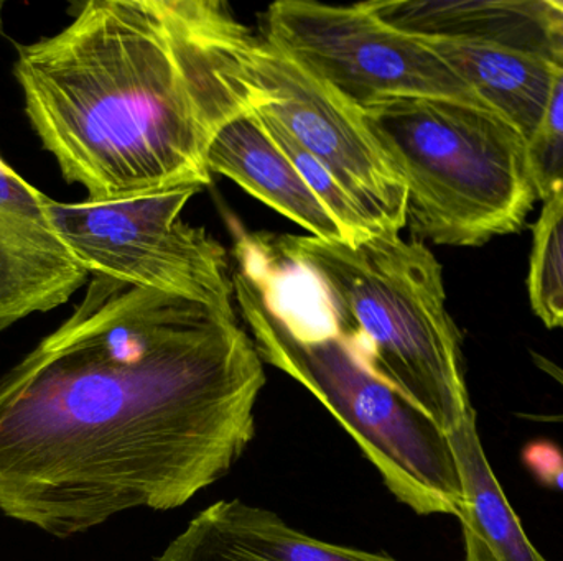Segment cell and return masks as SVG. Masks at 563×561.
Masks as SVG:
<instances>
[{"instance_id": "3", "label": "cell", "mask_w": 563, "mask_h": 561, "mask_svg": "<svg viewBox=\"0 0 563 561\" xmlns=\"http://www.w3.org/2000/svg\"><path fill=\"white\" fill-rule=\"evenodd\" d=\"M236 256L234 302L261 359L320 401L400 504L419 516L460 517L463 487L449 434L374 374L334 326L317 328L290 305L266 250L241 247Z\"/></svg>"}, {"instance_id": "16", "label": "cell", "mask_w": 563, "mask_h": 561, "mask_svg": "<svg viewBox=\"0 0 563 561\" xmlns=\"http://www.w3.org/2000/svg\"><path fill=\"white\" fill-rule=\"evenodd\" d=\"M256 111L271 137L279 145L280 150L290 158L291 164L297 168L301 178L307 181L314 197L323 203L328 213L340 224L341 229L346 234L347 244L354 246V244L367 239L373 234L386 233L377 226L376 221L369 214L364 213L351 200L350 194L328 173L327 168L298 145V142L285 131L284 125L273 114L261 108H257Z\"/></svg>"}, {"instance_id": "14", "label": "cell", "mask_w": 563, "mask_h": 561, "mask_svg": "<svg viewBox=\"0 0 563 561\" xmlns=\"http://www.w3.org/2000/svg\"><path fill=\"white\" fill-rule=\"evenodd\" d=\"M449 438L463 487L459 517L465 540L463 561H549L532 546L489 467L475 408L466 412L459 427L449 431Z\"/></svg>"}, {"instance_id": "2", "label": "cell", "mask_w": 563, "mask_h": 561, "mask_svg": "<svg viewBox=\"0 0 563 561\" xmlns=\"http://www.w3.org/2000/svg\"><path fill=\"white\" fill-rule=\"evenodd\" d=\"M260 40L220 0H89L16 49L25 112L63 177L114 201L211 181L218 132L266 102Z\"/></svg>"}, {"instance_id": "11", "label": "cell", "mask_w": 563, "mask_h": 561, "mask_svg": "<svg viewBox=\"0 0 563 561\" xmlns=\"http://www.w3.org/2000/svg\"><path fill=\"white\" fill-rule=\"evenodd\" d=\"M394 29L423 40L492 43L563 63L559 13L551 0H371Z\"/></svg>"}, {"instance_id": "21", "label": "cell", "mask_w": 563, "mask_h": 561, "mask_svg": "<svg viewBox=\"0 0 563 561\" xmlns=\"http://www.w3.org/2000/svg\"><path fill=\"white\" fill-rule=\"evenodd\" d=\"M552 3H554L555 9L563 13V0H552Z\"/></svg>"}, {"instance_id": "8", "label": "cell", "mask_w": 563, "mask_h": 561, "mask_svg": "<svg viewBox=\"0 0 563 561\" xmlns=\"http://www.w3.org/2000/svg\"><path fill=\"white\" fill-rule=\"evenodd\" d=\"M254 76L266 96L260 108L327 168L380 229L400 233L407 224L406 183L363 114L264 40L254 56Z\"/></svg>"}, {"instance_id": "6", "label": "cell", "mask_w": 563, "mask_h": 561, "mask_svg": "<svg viewBox=\"0 0 563 561\" xmlns=\"http://www.w3.org/2000/svg\"><path fill=\"white\" fill-rule=\"evenodd\" d=\"M201 184L114 201L46 198L56 233L89 276L108 277L234 312L227 250L203 227L181 221Z\"/></svg>"}, {"instance_id": "22", "label": "cell", "mask_w": 563, "mask_h": 561, "mask_svg": "<svg viewBox=\"0 0 563 561\" xmlns=\"http://www.w3.org/2000/svg\"><path fill=\"white\" fill-rule=\"evenodd\" d=\"M3 5H5V3H3L2 0H0V26H2V10H3Z\"/></svg>"}, {"instance_id": "7", "label": "cell", "mask_w": 563, "mask_h": 561, "mask_svg": "<svg viewBox=\"0 0 563 561\" xmlns=\"http://www.w3.org/2000/svg\"><path fill=\"white\" fill-rule=\"evenodd\" d=\"M263 40L360 112L399 98L486 108L426 40L394 29L366 2L280 0L267 10Z\"/></svg>"}, {"instance_id": "10", "label": "cell", "mask_w": 563, "mask_h": 561, "mask_svg": "<svg viewBox=\"0 0 563 561\" xmlns=\"http://www.w3.org/2000/svg\"><path fill=\"white\" fill-rule=\"evenodd\" d=\"M152 561H400L314 539L264 507L224 500L198 513Z\"/></svg>"}, {"instance_id": "17", "label": "cell", "mask_w": 563, "mask_h": 561, "mask_svg": "<svg viewBox=\"0 0 563 561\" xmlns=\"http://www.w3.org/2000/svg\"><path fill=\"white\" fill-rule=\"evenodd\" d=\"M532 173L539 200L563 190V66L555 69L554 88L541 127L529 142Z\"/></svg>"}, {"instance_id": "4", "label": "cell", "mask_w": 563, "mask_h": 561, "mask_svg": "<svg viewBox=\"0 0 563 561\" xmlns=\"http://www.w3.org/2000/svg\"><path fill=\"white\" fill-rule=\"evenodd\" d=\"M276 250L318 290L331 325L374 374L455 430L473 407L462 333L446 310L443 270L429 247L400 233L357 244L280 236Z\"/></svg>"}, {"instance_id": "12", "label": "cell", "mask_w": 563, "mask_h": 561, "mask_svg": "<svg viewBox=\"0 0 563 561\" xmlns=\"http://www.w3.org/2000/svg\"><path fill=\"white\" fill-rule=\"evenodd\" d=\"M210 173L223 175L318 239L347 243L340 224L314 197L256 109L228 122L208 148Z\"/></svg>"}, {"instance_id": "19", "label": "cell", "mask_w": 563, "mask_h": 561, "mask_svg": "<svg viewBox=\"0 0 563 561\" xmlns=\"http://www.w3.org/2000/svg\"><path fill=\"white\" fill-rule=\"evenodd\" d=\"M532 361L538 366L539 371L544 372L545 375L558 382L563 389V368L552 359L545 358V356L539 355V352H532ZM522 420L538 422V424H563V414L559 415H538V414H518Z\"/></svg>"}, {"instance_id": "9", "label": "cell", "mask_w": 563, "mask_h": 561, "mask_svg": "<svg viewBox=\"0 0 563 561\" xmlns=\"http://www.w3.org/2000/svg\"><path fill=\"white\" fill-rule=\"evenodd\" d=\"M46 198L0 157V333L58 308L88 280L56 233Z\"/></svg>"}, {"instance_id": "15", "label": "cell", "mask_w": 563, "mask_h": 561, "mask_svg": "<svg viewBox=\"0 0 563 561\" xmlns=\"http://www.w3.org/2000/svg\"><path fill=\"white\" fill-rule=\"evenodd\" d=\"M529 300L548 328H563V190L544 201L532 231Z\"/></svg>"}, {"instance_id": "13", "label": "cell", "mask_w": 563, "mask_h": 561, "mask_svg": "<svg viewBox=\"0 0 563 561\" xmlns=\"http://www.w3.org/2000/svg\"><path fill=\"white\" fill-rule=\"evenodd\" d=\"M426 42L455 69L486 108L532 141L548 111L558 69L555 63L536 53L492 43Z\"/></svg>"}, {"instance_id": "1", "label": "cell", "mask_w": 563, "mask_h": 561, "mask_svg": "<svg viewBox=\"0 0 563 561\" xmlns=\"http://www.w3.org/2000/svg\"><path fill=\"white\" fill-rule=\"evenodd\" d=\"M266 382L236 312L95 276L0 374V513L69 539L180 509L240 463Z\"/></svg>"}, {"instance_id": "18", "label": "cell", "mask_w": 563, "mask_h": 561, "mask_svg": "<svg viewBox=\"0 0 563 561\" xmlns=\"http://www.w3.org/2000/svg\"><path fill=\"white\" fill-rule=\"evenodd\" d=\"M522 461L539 483L563 493V453L558 445L532 441L522 450Z\"/></svg>"}, {"instance_id": "20", "label": "cell", "mask_w": 563, "mask_h": 561, "mask_svg": "<svg viewBox=\"0 0 563 561\" xmlns=\"http://www.w3.org/2000/svg\"><path fill=\"white\" fill-rule=\"evenodd\" d=\"M551 3H552V0H551ZM552 7H554V3H552ZM554 9H555V7H554ZM555 10H558V9H555ZM558 13H559V22H558L559 33H561V36L563 40V13L561 12V10H558ZM561 66H563V63Z\"/></svg>"}, {"instance_id": "5", "label": "cell", "mask_w": 563, "mask_h": 561, "mask_svg": "<svg viewBox=\"0 0 563 561\" xmlns=\"http://www.w3.org/2000/svg\"><path fill=\"white\" fill-rule=\"evenodd\" d=\"M361 114L406 183L416 239L479 247L525 227L539 200L529 141L501 115L433 98L390 99Z\"/></svg>"}]
</instances>
